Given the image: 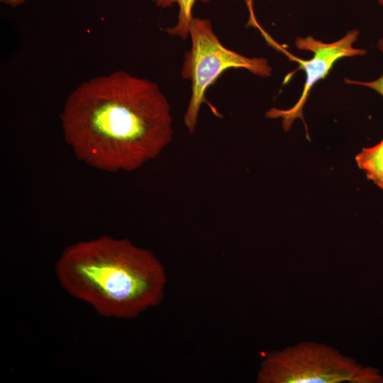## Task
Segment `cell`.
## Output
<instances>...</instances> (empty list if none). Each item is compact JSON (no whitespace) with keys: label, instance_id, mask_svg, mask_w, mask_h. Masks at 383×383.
I'll use <instances>...</instances> for the list:
<instances>
[{"label":"cell","instance_id":"obj_5","mask_svg":"<svg viewBox=\"0 0 383 383\" xmlns=\"http://www.w3.org/2000/svg\"><path fill=\"white\" fill-rule=\"evenodd\" d=\"M358 36L359 31L354 30L348 31L342 38L331 43L316 40L312 36L297 38L295 40V45L299 50L313 52L312 58L305 60L292 56L288 52H284L290 59L297 62L299 68L306 73V81L301 95L292 108L287 110L272 108L266 113L267 117L270 118H281L284 129H289L296 118L301 117L303 106L312 87L317 82L324 79L328 74L338 60L346 57L365 55V50L353 47Z\"/></svg>","mask_w":383,"mask_h":383},{"label":"cell","instance_id":"obj_2","mask_svg":"<svg viewBox=\"0 0 383 383\" xmlns=\"http://www.w3.org/2000/svg\"><path fill=\"white\" fill-rule=\"evenodd\" d=\"M61 287L101 316L133 318L165 296L167 282L161 262L128 239L107 235L65 248L55 263Z\"/></svg>","mask_w":383,"mask_h":383},{"label":"cell","instance_id":"obj_12","mask_svg":"<svg viewBox=\"0 0 383 383\" xmlns=\"http://www.w3.org/2000/svg\"><path fill=\"white\" fill-rule=\"evenodd\" d=\"M379 3L382 5H383V0H378Z\"/></svg>","mask_w":383,"mask_h":383},{"label":"cell","instance_id":"obj_7","mask_svg":"<svg viewBox=\"0 0 383 383\" xmlns=\"http://www.w3.org/2000/svg\"><path fill=\"white\" fill-rule=\"evenodd\" d=\"M358 167L383 192V157H370L358 153L355 157Z\"/></svg>","mask_w":383,"mask_h":383},{"label":"cell","instance_id":"obj_1","mask_svg":"<svg viewBox=\"0 0 383 383\" xmlns=\"http://www.w3.org/2000/svg\"><path fill=\"white\" fill-rule=\"evenodd\" d=\"M60 118L76 157L109 172L138 169L173 136L170 105L158 85L123 70L82 82Z\"/></svg>","mask_w":383,"mask_h":383},{"label":"cell","instance_id":"obj_8","mask_svg":"<svg viewBox=\"0 0 383 383\" xmlns=\"http://www.w3.org/2000/svg\"><path fill=\"white\" fill-rule=\"evenodd\" d=\"M377 47L383 55V38H379L377 42ZM345 82L347 84H356L368 87L375 91L383 97V74L377 79L370 82H358L350 80L348 79H345Z\"/></svg>","mask_w":383,"mask_h":383},{"label":"cell","instance_id":"obj_4","mask_svg":"<svg viewBox=\"0 0 383 383\" xmlns=\"http://www.w3.org/2000/svg\"><path fill=\"white\" fill-rule=\"evenodd\" d=\"M189 35L192 47L184 54L182 76L192 82V95L184 123L192 134L198 123L200 108L206 102V91L223 72L230 68H243L254 74L267 77L272 69L265 58L248 57L225 47L208 19L194 17Z\"/></svg>","mask_w":383,"mask_h":383},{"label":"cell","instance_id":"obj_11","mask_svg":"<svg viewBox=\"0 0 383 383\" xmlns=\"http://www.w3.org/2000/svg\"><path fill=\"white\" fill-rule=\"evenodd\" d=\"M246 1H247V3H248V6L252 5V0H246Z\"/></svg>","mask_w":383,"mask_h":383},{"label":"cell","instance_id":"obj_10","mask_svg":"<svg viewBox=\"0 0 383 383\" xmlns=\"http://www.w3.org/2000/svg\"><path fill=\"white\" fill-rule=\"evenodd\" d=\"M26 0H0L1 3L11 8H16L21 6Z\"/></svg>","mask_w":383,"mask_h":383},{"label":"cell","instance_id":"obj_9","mask_svg":"<svg viewBox=\"0 0 383 383\" xmlns=\"http://www.w3.org/2000/svg\"><path fill=\"white\" fill-rule=\"evenodd\" d=\"M360 153L370 157H383V139L374 146L362 149Z\"/></svg>","mask_w":383,"mask_h":383},{"label":"cell","instance_id":"obj_3","mask_svg":"<svg viewBox=\"0 0 383 383\" xmlns=\"http://www.w3.org/2000/svg\"><path fill=\"white\" fill-rule=\"evenodd\" d=\"M257 382L383 383V376L332 347L309 341L267 354Z\"/></svg>","mask_w":383,"mask_h":383},{"label":"cell","instance_id":"obj_6","mask_svg":"<svg viewBox=\"0 0 383 383\" xmlns=\"http://www.w3.org/2000/svg\"><path fill=\"white\" fill-rule=\"evenodd\" d=\"M156 6L160 8L170 7L173 4L179 6L178 20L173 27L165 29L166 32L172 35H176L186 39L189 35L190 24L194 16L192 9L197 1L207 2L209 0H152Z\"/></svg>","mask_w":383,"mask_h":383}]
</instances>
